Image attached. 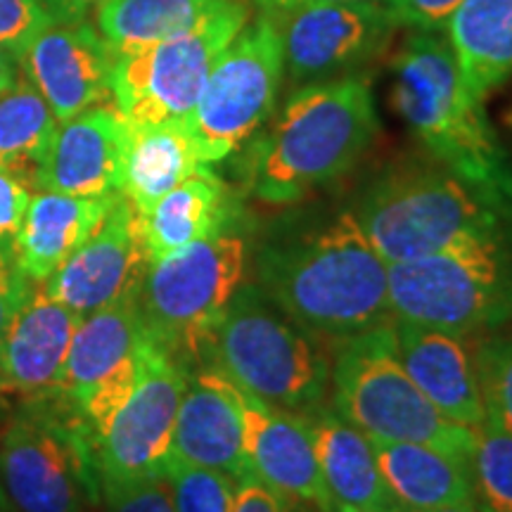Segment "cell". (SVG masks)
Returning a JSON list of instances; mask_svg holds the SVG:
<instances>
[{
    "instance_id": "obj_39",
    "label": "cell",
    "mask_w": 512,
    "mask_h": 512,
    "mask_svg": "<svg viewBox=\"0 0 512 512\" xmlns=\"http://www.w3.org/2000/svg\"><path fill=\"white\" fill-rule=\"evenodd\" d=\"M53 24H79L95 15L105 0H38Z\"/></svg>"
},
{
    "instance_id": "obj_41",
    "label": "cell",
    "mask_w": 512,
    "mask_h": 512,
    "mask_svg": "<svg viewBox=\"0 0 512 512\" xmlns=\"http://www.w3.org/2000/svg\"><path fill=\"white\" fill-rule=\"evenodd\" d=\"M17 62L19 55L0 43V91H5V88H10L17 81Z\"/></svg>"
},
{
    "instance_id": "obj_34",
    "label": "cell",
    "mask_w": 512,
    "mask_h": 512,
    "mask_svg": "<svg viewBox=\"0 0 512 512\" xmlns=\"http://www.w3.org/2000/svg\"><path fill=\"white\" fill-rule=\"evenodd\" d=\"M53 27L38 0H0V43L22 55L34 38Z\"/></svg>"
},
{
    "instance_id": "obj_3",
    "label": "cell",
    "mask_w": 512,
    "mask_h": 512,
    "mask_svg": "<svg viewBox=\"0 0 512 512\" xmlns=\"http://www.w3.org/2000/svg\"><path fill=\"white\" fill-rule=\"evenodd\" d=\"M380 121L363 79L306 83L287 100L259 147L252 190L268 204H290L344 176L373 143Z\"/></svg>"
},
{
    "instance_id": "obj_30",
    "label": "cell",
    "mask_w": 512,
    "mask_h": 512,
    "mask_svg": "<svg viewBox=\"0 0 512 512\" xmlns=\"http://www.w3.org/2000/svg\"><path fill=\"white\" fill-rule=\"evenodd\" d=\"M472 479L482 512H512V432L484 415L475 430Z\"/></svg>"
},
{
    "instance_id": "obj_35",
    "label": "cell",
    "mask_w": 512,
    "mask_h": 512,
    "mask_svg": "<svg viewBox=\"0 0 512 512\" xmlns=\"http://www.w3.org/2000/svg\"><path fill=\"white\" fill-rule=\"evenodd\" d=\"M463 0H387L389 15L396 24L418 31L444 29L448 17L460 8Z\"/></svg>"
},
{
    "instance_id": "obj_5",
    "label": "cell",
    "mask_w": 512,
    "mask_h": 512,
    "mask_svg": "<svg viewBox=\"0 0 512 512\" xmlns=\"http://www.w3.org/2000/svg\"><path fill=\"white\" fill-rule=\"evenodd\" d=\"M389 304L396 320L456 337L503 323L512 313V273L498 230L389 266Z\"/></svg>"
},
{
    "instance_id": "obj_14",
    "label": "cell",
    "mask_w": 512,
    "mask_h": 512,
    "mask_svg": "<svg viewBox=\"0 0 512 512\" xmlns=\"http://www.w3.org/2000/svg\"><path fill=\"white\" fill-rule=\"evenodd\" d=\"M396 27L380 3L311 5L287 12L285 64L294 81H325L380 53Z\"/></svg>"
},
{
    "instance_id": "obj_17",
    "label": "cell",
    "mask_w": 512,
    "mask_h": 512,
    "mask_svg": "<svg viewBox=\"0 0 512 512\" xmlns=\"http://www.w3.org/2000/svg\"><path fill=\"white\" fill-rule=\"evenodd\" d=\"M242 420L249 475L290 501L311 503L328 512L332 501L320 475L309 420L247 394H242Z\"/></svg>"
},
{
    "instance_id": "obj_6",
    "label": "cell",
    "mask_w": 512,
    "mask_h": 512,
    "mask_svg": "<svg viewBox=\"0 0 512 512\" xmlns=\"http://www.w3.org/2000/svg\"><path fill=\"white\" fill-rule=\"evenodd\" d=\"M330 382L335 413L368 439L413 441L472 456L475 430L448 420L420 392L396 356L392 325L339 342Z\"/></svg>"
},
{
    "instance_id": "obj_42",
    "label": "cell",
    "mask_w": 512,
    "mask_h": 512,
    "mask_svg": "<svg viewBox=\"0 0 512 512\" xmlns=\"http://www.w3.org/2000/svg\"><path fill=\"white\" fill-rule=\"evenodd\" d=\"M401 512H482L477 503H458L444 505V508H427V510H401Z\"/></svg>"
},
{
    "instance_id": "obj_22",
    "label": "cell",
    "mask_w": 512,
    "mask_h": 512,
    "mask_svg": "<svg viewBox=\"0 0 512 512\" xmlns=\"http://www.w3.org/2000/svg\"><path fill=\"white\" fill-rule=\"evenodd\" d=\"M370 444L399 512L477 503L472 456L413 441L370 439Z\"/></svg>"
},
{
    "instance_id": "obj_28",
    "label": "cell",
    "mask_w": 512,
    "mask_h": 512,
    "mask_svg": "<svg viewBox=\"0 0 512 512\" xmlns=\"http://www.w3.org/2000/svg\"><path fill=\"white\" fill-rule=\"evenodd\" d=\"M57 124L46 98L24 76L0 91V171L38 188Z\"/></svg>"
},
{
    "instance_id": "obj_4",
    "label": "cell",
    "mask_w": 512,
    "mask_h": 512,
    "mask_svg": "<svg viewBox=\"0 0 512 512\" xmlns=\"http://www.w3.org/2000/svg\"><path fill=\"white\" fill-rule=\"evenodd\" d=\"M209 354L216 373L242 394L280 411L306 415L323 406L328 394L330 368L323 351L259 285L235 292Z\"/></svg>"
},
{
    "instance_id": "obj_8",
    "label": "cell",
    "mask_w": 512,
    "mask_h": 512,
    "mask_svg": "<svg viewBox=\"0 0 512 512\" xmlns=\"http://www.w3.org/2000/svg\"><path fill=\"white\" fill-rule=\"evenodd\" d=\"M354 216L387 266L437 252L463 235L498 230L494 204L451 171L384 176Z\"/></svg>"
},
{
    "instance_id": "obj_29",
    "label": "cell",
    "mask_w": 512,
    "mask_h": 512,
    "mask_svg": "<svg viewBox=\"0 0 512 512\" xmlns=\"http://www.w3.org/2000/svg\"><path fill=\"white\" fill-rule=\"evenodd\" d=\"M223 0H105L95 12L112 53H128L195 27Z\"/></svg>"
},
{
    "instance_id": "obj_7",
    "label": "cell",
    "mask_w": 512,
    "mask_h": 512,
    "mask_svg": "<svg viewBox=\"0 0 512 512\" xmlns=\"http://www.w3.org/2000/svg\"><path fill=\"white\" fill-rule=\"evenodd\" d=\"M245 266V242L230 233L150 261L138 304L152 342L181 366L209 351L230 299L245 280Z\"/></svg>"
},
{
    "instance_id": "obj_24",
    "label": "cell",
    "mask_w": 512,
    "mask_h": 512,
    "mask_svg": "<svg viewBox=\"0 0 512 512\" xmlns=\"http://www.w3.org/2000/svg\"><path fill=\"white\" fill-rule=\"evenodd\" d=\"M330 501L358 510L399 512L377 467L370 439L323 406L306 413Z\"/></svg>"
},
{
    "instance_id": "obj_1",
    "label": "cell",
    "mask_w": 512,
    "mask_h": 512,
    "mask_svg": "<svg viewBox=\"0 0 512 512\" xmlns=\"http://www.w3.org/2000/svg\"><path fill=\"white\" fill-rule=\"evenodd\" d=\"M261 290L311 337L344 339L392 325L389 266L354 211L290 242L268 245L256 261Z\"/></svg>"
},
{
    "instance_id": "obj_36",
    "label": "cell",
    "mask_w": 512,
    "mask_h": 512,
    "mask_svg": "<svg viewBox=\"0 0 512 512\" xmlns=\"http://www.w3.org/2000/svg\"><path fill=\"white\" fill-rule=\"evenodd\" d=\"M31 202V188L8 171H0V249L15 242Z\"/></svg>"
},
{
    "instance_id": "obj_40",
    "label": "cell",
    "mask_w": 512,
    "mask_h": 512,
    "mask_svg": "<svg viewBox=\"0 0 512 512\" xmlns=\"http://www.w3.org/2000/svg\"><path fill=\"white\" fill-rule=\"evenodd\" d=\"M268 12H294L311 5H335V3H380V0H256Z\"/></svg>"
},
{
    "instance_id": "obj_26",
    "label": "cell",
    "mask_w": 512,
    "mask_h": 512,
    "mask_svg": "<svg viewBox=\"0 0 512 512\" xmlns=\"http://www.w3.org/2000/svg\"><path fill=\"white\" fill-rule=\"evenodd\" d=\"M204 166L185 124L131 126L121 195L138 216H145L166 192L200 174Z\"/></svg>"
},
{
    "instance_id": "obj_18",
    "label": "cell",
    "mask_w": 512,
    "mask_h": 512,
    "mask_svg": "<svg viewBox=\"0 0 512 512\" xmlns=\"http://www.w3.org/2000/svg\"><path fill=\"white\" fill-rule=\"evenodd\" d=\"M171 456L219 470L235 482L252 477L245 456L242 394L216 370L188 375L171 437Z\"/></svg>"
},
{
    "instance_id": "obj_16",
    "label": "cell",
    "mask_w": 512,
    "mask_h": 512,
    "mask_svg": "<svg viewBox=\"0 0 512 512\" xmlns=\"http://www.w3.org/2000/svg\"><path fill=\"white\" fill-rule=\"evenodd\" d=\"M128 121L112 105L57 124L38 190L74 197H112L124 185Z\"/></svg>"
},
{
    "instance_id": "obj_31",
    "label": "cell",
    "mask_w": 512,
    "mask_h": 512,
    "mask_svg": "<svg viewBox=\"0 0 512 512\" xmlns=\"http://www.w3.org/2000/svg\"><path fill=\"white\" fill-rule=\"evenodd\" d=\"M164 477L176 512H233L238 482L223 472L169 456Z\"/></svg>"
},
{
    "instance_id": "obj_43",
    "label": "cell",
    "mask_w": 512,
    "mask_h": 512,
    "mask_svg": "<svg viewBox=\"0 0 512 512\" xmlns=\"http://www.w3.org/2000/svg\"><path fill=\"white\" fill-rule=\"evenodd\" d=\"M328 512H375V510H358V508H349V505L332 503V508Z\"/></svg>"
},
{
    "instance_id": "obj_33",
    "label": "cell",
    "mask_w": 512,
    "mask_h": 512,
    "mask_svg": "<svg viewBox=\"0 0 512 512\" xmlns=\"http://www.w3.org/2000/svg\"><path fill=\"white\" fill-rule=\"evenodd\" d=\"M107 512H176L164 475L100 479Z\"/></svg>"
},
{
    "instance_id": "obj_25",
    "label": "cell",
    "mask_w": 512,
    "mask_h": 512,
    "mask_svg": "<svg viewBox=\"0 0 512 512\" xmlns=\"http://www.w3.org/2000/svg\"><path fill=\"white\" fill-rule=\"evenodd\" d=\"M230 214L233 207H230L228 188L204 166L200 174L190 176L178 188L166 192L155 207L140 216L147 264L197 240L226 233Z\"/></svg>"
},
{
    "instance_id": "obj_11",
    "label": "cell",
    "mask_w": 512,
    "mask_h": 512,
    "mask_svg": "<svg viewBox=\"0 0 512 512\" xmlns=\"http://www.w3.org/2000/svg\"><path fill=\"white\" fill-rule=\"evenodd\" d=\"M0 482L19 512H88L98 489L93 448L74 422L22 415L0 441Z\"/></svg>"
},
{
    "instance_id": "obj_23",
    "label": "cell",
    "mask_w": 512,
    "mask_h": 512,
    "mask_svg": "<svg viewBox=\"0 0 512 512\" xmlns=\"http://www.w3.org/2000/svg\"><path fill=\"white\" fill-rule=\"evenodd\" d=\"M150 339L138 304V290L88 313L76 325L67 363L55 394L76 408L102 377L138 354Z\"/></svg>"
},
{
    "instance_id": "obj_38",
    "label": "cell",
    "mask_w": 512,
    "mask_h": 512,
    "mask_svg": "<svg viewBox=\"0 0 512 512\" xmlns=\"http://www.w3.org/2000/svg\"><path fill=\"white\" fill-rule=\"evenodd\" d=\"M233 512H297L290 498L268 489L259 479L247 477L235 486Z\"/></svg>"
},
{
    "instance_id": "obj_37",
    "label": "cell",
    "mask_w": 512,
    "mask_h": 512,
    "mask_svg": "<svg viewBox=\"0 0 512 512\" xmlns=\"http://www.w3.org/2000/svg\"><path fill=\"white\" fill-rule=\"evenodd\" d=\"M31 285L34 283L19 271L10 249H0V335L8 330L10 320L29 297Z\"/></svg>"
},
{
    "instance_id": "obj_2",
    "label": "cell",
    "mask_w": 512,
    "mask_h": 512,
    "mask_svg": "<svg viewBox=\"0 0 512 512\" xmlns=\"http://www.w3.org/2000/svg\"><path fill=\"white\" fill-rule=\"evenodd\" d=\"M392 100L401 119L453 176L494 207L512 197V171L494 128L446 41L430 31L411 36L394 62Z\"/></svg>"
},
{
    "instance_id": "obj_32",
    "label": "cell",
    "mask_w": 512,
    "mask_h": 512,
    "mask_svg": "<svg viewBox=\"0 0 512 512\" xmlns=\"http://www.w3.org/2000/svg\"><path fill=\"white\" fill-rule=\"evenodd\" d=\"M472 356L486 415L512 432V337L486 339Z\"/></svg>"
},
{
    "instance_id": "obj_27",
    "label": "cell",
    "mask_w": 512,
    "mask_h": 512,
    "mask_svg": "<svg viewBox=\"0 0 512 512\" xmlns=\"http://www.w3.org/2000/svg\"><path fill=\"white\" fill-rule=\"evenodd\" d=\"M446 29L467 88L484 100L512 74V0H463Z\"/></svg>"
},
{
    "instance_id": "obj_10",
    "label": "cell",
    "mask_w": 512,
    "mask_h": 512,
    "mask_svg": "<svg viewBox=\"0 0 512 512\" xmlns=\"http://www.w3.org/2000/svg\"><path fill=\"white\" fill-rule=\"evenodd\" d=\"M283 72V34L273 17L245 24L219 55L185 121L204 164L230 157L259 131L278 98Z\"/></svg>"
},
{
    "instance_id": "obj_9",
    "label": "cell",
    "mask_w": 512,
    "mask_h": 512,
    "mask_svg": "<svg viewBox=\"0 0 512 512\" xmlns=\"http://www.w3.org/2000/svg\"><path fill=\"white\" fill-rule=\"evenodd\" d=\"M247 24L240 0H223L195 27L114 55L112 100L131 126L185 124L219 55Z\"/></svg>"
},
{
    "instance_id": "obj_19",
    "label": "cell",
    "mask_w": 512,
    "mask_h": 512,
    "mask_svg": "<svg viewBox=\"0 0 512 512\" xmlns=\"http://www.w3.org/2000/svg\"><path fill=\"white\" fill-rule=\"evenodd\" d=\"M81 318L50 299L43 287H31L8 330L0 335V392L55 394Z\"/></svg>"
},
{
    "instance_id": "obj_21",
    "label": "cell",
    "mask_w": 512,
    "mask_h": 512,
    "mask_svg": "<svg viewBox=\"0 0 512 512\" xmlns=\"http://www.w3.org/2000/svg\"><path fill=\"white\" fill-rule=\"evenodd\" d=\"M119 195L74 197L43 190L41 195L31 197L22 228L12 242V256L19 271L31 283H46L102 226Z\"/></svg>"
},
{
    "instance_id": "obj_12",
    "label": "cell",
    "mask_w": 512,
    "mask_h": 512,
    "mask_svg": "<svg viewBox=\"0 0 512 512\" xmlns=\"http://www.w3.org/2000/svg\"><path fill=\"white\" fill-rule=\"evenodd\" d=\"M185 384L188 373L181 363L150 342L131 396L93 439L98 482L164 475Z\"/></svg>"
},
{
    "instance_id": "obj_13",
    "label": "cell",
    "mask_w": 512,
    "mask_h": 512,
    "mask_svg": "<svg viewBox=\"0 0 512 512\" xmlns=\"http://www.w3.org/2000/svg\"><path fill=\"white\" fill-rule=\"evenodd\" d=\"M145 268L140 216L119 195L102 226L50 275L43 290L79 316H88L138 290Z\"/></svg>"
},
{
    "instance_id": "obj_15",
    "label": "cell",
    "mask_w": 512,
    "mask_h": 512,
    "mask_svg": "<svg viewBox=\"0 0 512 512\" xmlns=\"http://www.w3.org/2000/svg\"><path fill=\"white\" fill-rule=\"evenodd\" d=\"M19 62L60 124L112 100L114 53L88 22L53 24L29 43Z\"/></svg>"
},
{
    "instance_id": "obj_20",
    "label": "cell",
    "mask_w": 512,
    "mask_h": 512,
    "mask_svg": "<svg viewBox=\"0 0 512 512\" xmlns=\"http://www.w3.org/2000/svg\"><path fill=\"white\" fill-rule=\"evenodd\" d=\"M392 332L396 356L420 392L448 420L477 430L486 411L475 356L467 351L463 337L396 318L392 320Z\"/></svg>"
}]
</instances>
